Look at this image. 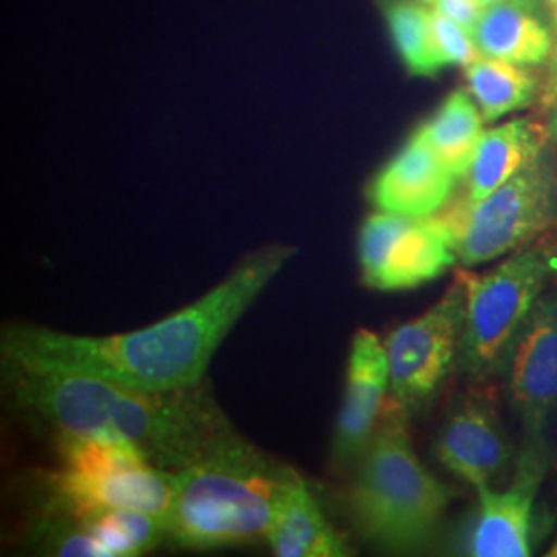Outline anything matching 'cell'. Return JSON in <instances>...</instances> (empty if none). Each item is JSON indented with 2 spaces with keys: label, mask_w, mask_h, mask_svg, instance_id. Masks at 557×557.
I'll return each mask as SVG.
<instances>
[{
  "label": "cell",
  "mask_w": 557,
  "mask_h": 557,
  "mask_svg": "<svg viewBox=\"0 0 557 557\" xmlns=\"http://www.w3.org/2000/svg\"><path fill=\"white\" fill-rule=\"evenodd\" d=\"M294 252L283 244L252 252L207 296L139 331L77 337L21 326L4 333L2 354L13 368H62L140 391L199 386L223 338Z\"/></svg>",
  "instance_id": "1"
},
{
  "label": "cell",
  "mask_w": 557,
  "mask_h": 557,
  "mask_svg": "<svg viewBox=\"0 0 557 557\" xmlns=\"http://www.w3.org/2000/svg\"><path fill=\"white\" fill-rule=\"evenodd\" d=\"M13 370L21 400L60 434L131 444L172 473L234 432L202 384L156 393L62 368Z\"/></svg>",
  "instance_id": "2"
},
{
  "label": "cell",
  "mask_w": 557,
  "mask_h": 557,
  "mask_svg": "<svg viewBox=\"0 0 557 557\" xmlns=\"http://www.w3.org/2000/svg\"><path fill=\"white\" fill-rule=\"evenodd\" d=\"M287 471L232 432L176 471L168 535L190 549L267 541Z\"/></svg>",
  "instance_id": "3"
},
{
  "label": "cell",
  "mask_w": 557,
  "mask_h": 557,
  "mask_svg": "<svg viewBox=\"0 0 557 557\" xmlns=\"http://www.w3.org/2000/svg\"><path fill=\"white\" fill-rule=\"evenodd\" d=\"M453 496L455 492L419 460L407 425V409L388 398L349 490L359 533L393 554L421 552L438 535Z\"/></svg>",
  "instance_id": "4"
},
{
  "label": "cell",
  "mask_w": 557,
  "mask_h": 557,
  "mask_svg": "<svg viewBox=\"0 0 557 557\" xmlns=\"http://www.w3.org/2000/svg\"><path fill=\"white\" fill-rule=\"evenodd\" d=\"M467 292L465 331L457 366L471 379L502 374L518 335L549 277V264L535 250H517L494 271L475 275L458 269Z\"/></svg>",
  "instance_id": "5"
},
{
  "label": "cell",
  "mask_w": 557,
  "mask_h": 557,
  "mask_svg": "<svg viewBox=\"0 0 557 557\" xmlns=\"http://www.w3.org/2000/svg\"><path fill=\"white\" fill-rule=\"evenodd\" d=\"M442 220L462 267H478L527 246L557 220V170L549 147L498 190L460 202Z\"/></svg>",
  "instance_id": "6"
},
{
  "label": "cell",
  "mask_w": 557,
  "mask_h": 557,
  "mask_svg": "<svg viewBox=\"0 0 557 557\" xmlns=\"http://www.w3.org/2000/svg\"><path fill=\"white\" fill-rule=\"evenodd\" d=\"M361 278L379 292L413 289L457 264L442 218H409L379 211L361 223L358 238Z\"/></svg>",
  "instance_id": "7"
},
{
  "label": "cell",
  "mask_w": 557,
  "mask_h": 557,
  "mask_svg": "<svg viewBox=\"0 0 557 557\" xmlns=\"http://www.w3.org/2000/svg\"><path fill=\"white\" fill-rule=\"evenodd\" d=\"M467 292L462 281L418 319L400 324L386 341L391 398L405 409L432 397L457 366L465 331Z\"/></svg>",
  "instance_id": "8"
},
{
  "label": "cell",
  "mask_w": 557,
  "mask_h": 557,
  "mask_svg": "<svg viewBox=\"0 0 557 557\" xmlns=\"http://www.w3.org/2000/svg\"><path fill=\"white\" fill-rule=\"evenodd\" d=\"M547 465V444L524 442V450L518 458L508 487L478 492V506L460 533V554L473 557L531 556L535 499Z\"/></svg>",
  "instance_id": "9"
},
{
  "label": "cell",
  "mask_w": 557,
  "mask_h": 557,
  "mask_svg": "<svg viewBox=\"0 0 557 557\" xmlns=\"http://www.w3.org/2000/svg\"><path fill=\"white\" fill-rule=\"evenodd\" d=\"M506 388L524 442H545L557 413V294L541 296L508 356Z\"/></svg>",
  "instance_id": "10"
},
{
  "label": "cell",
  "mask_w": 557,
  "mask_h": 557,
  "mask_svg": "<svg viewBox=\"0 0 557 557\" xmlns=\"http://www.w3.org/2000/svg\"><path fill=\"white\" fill-rule=\"evenodd\" d=\"M434 455L475 492L508 478L515 450L492 398H460L440 425Z\"/></svg>",
  "instance_id": "11"
},
{
  "label": "cell",
  "mask_w": 557,
  "mask_h": 557,
  "mask_svg": "<svg viewBox=\"0 0 557 557\" xmlns=\"http://www.w3.org/2000/svg\"><path fill=\"white\" fill-rule=\"evenodd\" d=\"M391 368L386 345L376 333L361 329L351 343L343 407L338 413L333 462L338 469L358 465L370 440L379 430L380 419L388 405Z\"/></svg>",
  "instance_id": "12"
},
{
  "label": "cell",
  "mask_w": 557,
  "mask_h": 557,
  "mask_svg": "<svg viewBox=\"0 0 557 557\" xmlns=\"http://www.w3.org/2000/svg\"><path fill=\"white\" fill-rule=\"evenodd\" d=\"M48 487L60 508L77 520L106 508H122L149 512L168 522L176 490V473L156 465L98 478L75 475L60 469L48 478Z\"/></svg>",
  "instance_id": "13"
},
{
  "label": "cell",
  "mask_w": 557,
  "mask_h": 557,
  "mask_svg": "<svg viewBox=\"0 0 557 557\" xmlns=\"http://www.w3.org/2000/svg\"><path fill=\"white\" fill-rule=\"evenodd\" d=\"M455 174L416 133L372 182L370 197L379 211L409 218L436 215L453 195Z\"/></svg>",
  "instance_id": "14"
},
{
  "label": "cell",
  "mask_w": 557,
  "mask_h": 557,
  "mask_svg": "<svg viewBox=\"0 0 557 557\" xmlns=\"http://www.w3.org/2000/svg\"><path fill=\"white\" fill-rule=\"evenodd\" d=\"M267 543L278 557L349 556V545L324 517L319 499L289 467Z\"/></svg>",
  "instance_id": "15"
},
{
  "label": "cell",
  "mask_w": 557,
  "mask_h": 557,
  "mask_svg": "<svg viewBox=\"0 0 557 557\" xmlns=\"http://www.w3.org/2000/svg\"><path fill=\"white\" fill-rule=\"evenodd\" d=\"M481 57L537 66L554 54V34L537 9L518 2L485 7L473 32Z\"/></svg>",
  "instance_id": "16"
},
{
  "label": "cell",
  "mask_w": 557,
  "mask_h": 557,
  "mask_svg": "<svg viewBox=\"0 0 557 557\" xmlns=\"http://www.w3.org/2000/svg\"><path fill=\"white\" fill-rule=\"evenodd\" d=\"M547 145L549 131L533 120H512L490 133H483L478 153L467 172V200L485 199L498 190L502 184L515 178L522 168L539 158Z\"/></svg>",
  "instance_id": "17"
},
{
  "label": "cell",
  "mask_w": 557,
  "mask_h": 557,
  "mask_svg": "<svg viewBox=\"0 0 557 557\" xmlns=\"http://www.w3.org/2000/svg\"><path fill=\"white\" fill-rule=\"evenodd\" d=\"M418 133L440 161L460 178L469 172L483 139V116L469 94L458 89Z\"/></svg>",
  "instance_id": "18"
},
{
  "label": "cell",
  "mask_w": 557,
  "mask_h": 557,
  "mask_svg": "<svg viewBox=\"0 0 557 557\" xmlns=\"http://www.w3.org/2000/svg\"><path fill=\"white\" fill-rule=\"evenodd\" d=\"M467 69V83L485 122L531 106L537 94L535 75L508 60L479 57Z\"/></svg>",
  "instance_id": "19"
},
{
  "label": "cell",
  "mask_w": 557,
  "mask_h": 557,
  "mask_svg": "<svg viewBox=\"0 0 557 557\" xmlns=\"http://www.w3.org/2000/svg\"><path fill=\"white\" fill-rule=\"evenodd\" d=\"M100 543L103 557L140 556L156 547L168 535V522L163 518L140 512L106 508L77 520Z\"/></svg>",
  "instance_id": "20"
},
{
  "label": "cell",
  "mask_w": 557,
  "mask_h": 557,
  "mask_svg": "<svg viewBox=\"0 0 557 557\" xmlns=\"http://www.w3.org/2000/svg\"><path fill=\"white\" fill-rule=\"evenodd\" d=\"M384 17L388 21L391 36L400 59L413 75L430 77L444 69L434 44L432 11H425L411 2L386 0Z\"/></svg>",
  "instance_id": "21"
},
{
  "label": "cell",
  "mask_w": 557,
  "mask_h": 557,
  "mask_svg": "<svg viewBox=\"0 0 557 557\" xmlns=\"http://www.w3.org/2000/svg\"><path fill=\"white\" fill-rule=\"evenodd\" d=\"M62 469L75 475L98 478L153 465L139 448L114 440L85 438L62 434L59 442Z\"/></svg>",
  "instance_id": "22"
},
{
  "label": "cell",
  "mask_w": 557,
  "mask_h": 557,
  "mask_svg": "<svg viewBox=\"0 0 557 557\" xmlns=\"http://www.w3.org/2000/svg\"><path fill=\"white\" fill-rule=\"evenodd\" d=\"M432 32L442 66H469L473 60L481 57L473 34H469L455 21L440 15L438 11H432Z\"/></svg>",
  "instance_id": "23"
},
{
  "label": "cell",
  "mask_w": 557,
  "mask_h": 557,
  "mask_svg": "<svg viewBox=\"0 0 557 557\" xmlns=\"http://www.w3.org/2000/svg\"><path fill=\"white\" fill-rule=\"evenodd\" d=\"M434 11L473 34L485 11V4L483 0H434Z\"/></svg>",
  "instance_id": "24"
},
{
  "label": "cell",
  "mask_w": 557,
  "mask_h": 557,
  "mask_svg": "<svg viewBox=\"0 0 557 557\" xmlns=\"http://www.w3.org/2000/svg\"><path fill=\"white\" fill-rule=\"evenodd\" d=\"M554 11V25H556V44H554V54H552V64L549 73L541 91V103L545 110H557V0H547Z\"/></svg>",
  "instance_id": "25"
},
{
  "label": "cell",
  "mask_w": 557,
  "mask_h": 557,
  "mask_svg": "<svg viewBox=\"0 0 557 557\" xmlns=\"http://www.w3.org/2000/svg\"><path fill=\"white\" fill-rule=\"evenodd\" d=\"M498 2H518V4H527V7H533V9H541V2L537 0H483V4L485 7H490V4H498Z\"/></svg>",
  "instance_id": "26"
},
{
  "label": "cell",
  "mask_w": 557,
  "mask_h": 557,
  "mask_svg": "<svg viewBox=\"0 0 557 557\" xmlns=\"http://www.w3.org/2000/svg\"><path fill=\"white\" fill-rule=\"evenodd\" d=\"M549 131V143L554 145V151H556V158H557V110H556V116H554V120H552V126L547 128Z\"/></svg>",
  "instance_id": "27"
},
{
  "label": "cell",
  "mask_w": 557,
  "mask_h": 557,
  "mask_svg": "<svg viewBox=\"0 0 557 557\" xmlns=\"http://www.w3.org/2000/svg\"><path fill=\"white\" fill-rule=\"evenodd\" d=\"M547 556H556L557 557V539L554 541V545L549 547V552H547Z\"/></svg>",
  "instance_id": "28"
},
{
  "label": "cell",
  "mask_w": 557,
  "mask_h": 557,
  "mask_svg": "<svg viewBox=\"0 0 557 557\" xmlns=\"http://www.w3.org/2000/svg\"><path fill=\"white\" fill-rule=\"evenodd\" d=\"M421 2H434V0H421Z\"/></svg>",
  "instance_id": "29"
},
{
  "label": "cell",
  "mask_w": 557,
  "mask_h": 557,
  "mask_svg": "<svg viewBox=\"0 0 557 557\" xmlns=\"http://www.w3.org/2000/svg\"><path fill=\"white\" fill-rule=\"evenodd\" d=\"M537 2H543V0H537Z\"/></svg>",
  "instance_id": "30"
}]
</instances>
